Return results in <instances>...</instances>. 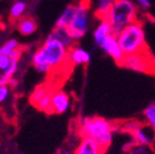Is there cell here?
<instances>
[{
  "label": "cell",
  "instance_id": "27",
  "mask_svg": "<svg viewBox=\"0 0 155 154\" xmlns=\"http://www.w3.org/2000/svg\"><path fill=\"white\" fill-rule=\"evenodd\" d=\"M17 84H18V80L16 79V78H14V77H12V78H10V81H9V85L11 87H15V86H17ZM8 85V86H9Z\"/></svg>",
  "mask_w": 155,
  "mask_h": 154
},
{
  "label": "cell",
  "instance_id": "15",
  "mask_svg": "<svg viewBox=\"0 0 155 154\" xmlns=\"http://www.w3.org/2000/svg\"><path fill=\"white\" fill-rule=\"evenodd\" d=\"M0 54L10 56L11 58H17L19 59L21 56V50H19V43L16 39H10L3 45L0 46Z\"/></svg>",
  "mask_w": 155,
  "mask_h": 154
},
{
  "label": "cell",
  "instance_id": "25",
  "mask_svg": "<svg viewBox=\"0 0 155 154\" xmlns=\"http://www.w3.org/2000/svg\"><path fill=\"white\" fill-rule=\"evenodd\" d=\"M10 89L8 86H0V104L3 102L9 97Z\"/></svg>",
  "mask_w": 155,
  "mask_h": 154
},
{
  "label": "cell",
  "instance_id": "9",
  "mask_svg": "<svg viewBox=\"0 0 155 154\" xmlns=\"http://www.w3.org/2000/svg\"><path fill=\"white\" fill-rule=\"evenodd\" d=\"M106 149L90 137H82L80 143L77 147L74 154H104Z\"/></svg>",
  "mask_w": 155,
  "mask_h": 154
},
{
  "label": "cell",
  "instance_id": "14",
  "mask_svg": "<svg viewBox=\"0 0 155 154\" xmlns=\"http://www.w3.org/2000/svg\"><path fill=\"white\" fill-rule=\"evenodd\" d=\"M109 35H112L111 25L109 24V22H108L106 18L100 19V23L97 25L94 32H93L95 43L99 45V44L101 43V41L104 40V38H107Z\"/></svg>",
  "mask_w": 155,
  "mask_h": 154
},
{
  "label": "cell",
  "instance_id": "7",
  "mask_svg": "<svg viewBox=\"0 0 155 154\" xmlns=\"http://www.w3.org/2000/svg\"><path fill=\"white\" fill-rule=\"evenodd\" d=\"M99 46L107 55H109L111 58H113V60L115 63L121 65L122 60H123L125 55H124L123 51H122L121 46H120L116 36L109 35L107 38H104L101 41V43L99 44Z\"/></svg>",
  "mask_w": 155,
  "mask_h": 154
},
{
  "label": "cell",
  "instance_id": "19",
  "mask_svg": "<svg viewBox=\"0 0 155 154\" xmlns=\"http://www.w3.org/2000/svg\"><path fill=\"white\" fill-rule=\"evenodd\" d=\"M50 91H51L50 87L46 86L45 84L39 85V86H37L36 89H34V92H32L30 97H29V100H30V102H31L34 106H36L39 101L41 100Z\"/></svg>",
  "mask_w": 155,
  "mask_h": 154
},
{
  "label": "cell",
  "instance_id": "23",
  "mask_svg": "<svg viewBox=\"0 0 155 154\" xmlns=\"http://www.w3.org/2000/svg\"><path fill=\"white\" fill-rule=\"evenodd\" d=\"M11 64V57L0 54V72H3Z\"/></svg>",
  "mask_w": 155,
  "mask_h": 154
},
{
  "label": "cell",
  "instance_id": "26",
  "mask_svg": "<svg viewBox=\"0 0 155 154\" xmlns=\"http://www.w3.org/2000/svg\"><path fill=\"white\" fill-rule=\"evenodd\" d=\"M10 78L3 75L2 73L0 72V86H8L9 85Z\"/></svg>",
  "mask_w": 155,
  "mask_h": 154
},
{
  "label": "cell",
  "instance_id": "1",
  "mask_svg": "<svg viewBox=\"0 0 155 154\" xmlns=\"http://www.w3.org/2000/svg\"><path fill=\"white\" fill-rule=\"evenodd\" d=\"M68 51L58 40L48 35L43 45L32 55V65L36 71L48 73L52 68L59 67L68 59Z\"/></svg>",
  "mask_w": 155,
  "mask_h": 154
},
{
  "label": "cell",
  "instance_id": "17",
  "mask_svg": "<svg viewBox=\"0 0 155 154\" xmlns=\"http://www.w3.org/2000/svg\"><path fill=\"white\" fill-rule=\"evenodd\" d=\"M27 11V2L25 0H16L10 10V17L12 19H19L24 16Z\"/></svg>",
  "mask_w": 155,
  "mask_h": 154
},
{
  "label": "cell",
  "instance_id": "28",
  "mask_svg": "<svg viewBox=\"0 0 155 154\" xmlns=\"http://www.w3.org/2000/svg\"><path fill=\"white\" fill-rule=\"evenodd\" d=\"M61 154H70V151H68V150H65V151L61 152Z\"/></svg>",
  "mask_w": 155,
  "mask_h": 154
},
{
  "label": "cell",
  "instance_id": "22",
  "mask_svg": "<svg viewBox=\"0 0 155 154\" xmlns=\"http://www.w3.org/2000/svg\"><path fill=\"white\" fill-rule=\"evenodd\" d=\"M18 69V59L17 58H11V64L10 66L8 67V69H5L3 72H1L3 75L5 77H9V78H12L14 75V73L17 71Z\"/></svg>",
  "mask_w": 155,
  "mask_h": 154
},
{
  "label": "cell",
  "instance_id": "21",
  "mask_svg": "<svg viewBox=\"0 0 155 154\" xmlns=\"http://www.w3.org/2000/svg\"><path fill=\"white\" fill-rule=\"evenodd\" d=\"M53 91H50L41 100L39 101L38 104L36 105L37 109L40 111H43L46 113H51V97Z\"/></svg>",
  "mask_w": 155,
  "mask_h": 154
},
{
  "label": "cell",
  "instance_id": "12",
  "mask_svg": "<svg viewBox=\"0 0 155 154\" xmlns=\"http://www.w3.org/2000/svg\"><path fill=\"white\" fill-rule=\"evenodd\" d=\"M38 29L37 21L32 16H23L17 22V30L23 36H31Z\"/></svg>",
  "mask_w": 155,
  "mask_h": 154
},
{
  "label": "cell",
  "instance_id": "6",
  "mask_svg": "<svg viewBox=\"0 0 155 154\" xmlns=\"http://www.w3.org/2000/svg\"><path fill=\"white\" fill-rule=\"evenodd\" d=\"M120 66L136 72L152 73L155 70V59L149 55L148 51H145L142 53L125 55Z\"/></svg>",
  "mask_w": 155,
  "mask_h": 154
},
{
  "label": "cell",
  "instance_id": "11",
  "mask_svg": "<svg viewBox=\"0 0 155 154\" xmlns=\"http://www.w3.org/2000/svg\"><path fill=\"white\" fill-rule=\"evenodd\" d=\"M68 59L73 65H87L92 59V56L90 52L83 48L72 46L68 51Z\"/></svg>",
  "mask_w": 155,
  "mask_h": 154
},
{
  "label": "cell",
  "instance_id": "29",
  "mask_svg": "<svg viewBox=\"0 0 155 154\" xmlns=\"http://www.w3.org/2000/svg\"><path fill=\"white\" fill-rule=\"evenodd\" d=\"M153 137H154V139H155V128H153Z\"/></svg>",
  "mask_w": 155,
  "mask_h": 154
},
{
  "label": "cell",
  "instance_id": "20",
  "mask_svg": "<svg viewBox=\"0 0 155 154\" xmlns=\"http://www.w3.org/2000/svg\"><path fill=\"white\" fill-rule=\"evenodd\" d=\"M143 116H144V120L149 127L155 128V102L151 104L148 108H145Z\"/></svg>",
  "mask_w": 155,
  "mask_h": 154
},
{
  "label": "cell",
  "instance_id": "2",
  "mask_svg": "<svg viewBox=\"0 0 155 154\" xmlns=\"http://www.w3.org/2000/svg\"><path fill=\"white\" fill-rule=\"evenodd\" d=\"M113 124L110 121L99 116L84 118L80 123L79 135L96 140L102 148L107 149L113 140Z\"/></svg>",
  "mask_w": 155,
  "mask_h": 154
},
{
  "label": "cell",
  "instance_id": "24",
  "mask_svg": "<svg viewBox=\"0 0 155 154\" xmlns=\"http://www.w3.org/2000/svg\"><path fill=\"white\" fill-rule=\"evenodd\" d=\"M133 2L136 5V7L141 10H148L151 5L150 0H133Z\"/></svg>",
  "mask_w": 155,
  "mask_h": 154
},
{
  "label": "cell",
  "instance_id": "30",
  "mask_svg": "<svg viewBox=\"0 0 155 154\" xmlns=\"http://www.w3.org/2000/svg\"><path fill=\"white\" fill-rule=\"evenodd\" d=\"M154 143H155V139H154Z\"/></svg>",
  "mask_w": 155,
  "mask_h": 154
},
{
  "label": "cell",
  "instance_id": "4",
  "mask_svg": "<svg viewBox=\"0 0 155 154\" xmlns=\"http://www.w3.org/2000/svg\"><path fill=\"white\" fill-rule=\"evenodd\" d=\"M117 41L123 51L124 55L138 54L148 51V45L145 42V34L143 26L138 19L129 24L120 32Z\"/></svg>",
  "mask_w": 155,
  "mask_h": 154
},
{
  "label": "cell",
  "instance_id": "18",
  "mask_svg": "<svg viewBox=\"0 0 155 154\" xmlns=\"http://www.w3.org/2000/svg\"><path fill=\"white\" fill-rule=\"evenodd\" d=\"M114 2H115V0H98L96 5V11H95L96 16L100 19L104 18Z\"/></svg>",
  "mask_w": 155,
  "mask_h": 154
},
{
  "label": "cell",
  "instance_id": "5",
  "mask_svg": "<svg viewBox=\"0 0 155 154\" xmlns=\"http://www.w3.org/2000/svg\"><path fill=\"white\" fill-rule=\"evenodd\" d=\"M88 27H90L88 0H82L79 5H75V14L73 16L72 22L67 28L73 40L78 41L86 35Z\"/></svg>",
  "mask_w": 155,
  "mask_h": 154
},
{
  "label": "cell",
  "instance_id": "3",
  "mask_svg": "<svg viewBox=\"0 0 155 154\" xmlns=\"http://www.w3.org/2000/svg\"><path fill=\"white\" fill-rule=\"evenodd\" d=\"M138 10L133 0H115L104 17L111 25L112 35L117 36L126 26L136 22Z\"/></svg>",
  "mask_w": 155,
  "mask_h": 154
},
{
  "label": "cell",
  "instance_id": "16",
  "mask_svg": "<svg viewBox=\"0 0 155 154\" xmlns=\"http://www.w3.org/2000/svg\"><path fill=\"white\" fill-rule=\"evenodd\" d=\"M75 14V5H69L65 8L61 14L59 15L57 19L55 22V26L56 27H66L67 28L70 23L72 22L73 16Z\"/></svg>",
  "mask_w": 155,
  "mask_h": 154
},
{
  "label": "cell",
  "instance_id": "10",
  "mask_svg": "<svg viewBox=\"0 0 155 154\" xmlns=\"http://www.w3.org/2000/svg\"><path fill=\"white\" fill-rule=\"evenodd\" d=\"M131 135L135 142L138 146H152L154 143V137H153V128L151 127H141L140 125L131 130Z\"/></svg>",
  "mask_w": 155,
  "mask_h": 154
},
{
  "label": "cell",
  "instance_id": "13",
  "mask_svg": "<svg viewBox=\"0 0 155 154\" xmlns=\"http://www.w3.org/2000/svg\"><path fill=\"white\" fill-rule=\"evenodd\" d=\"M50 36L59 41L67 50H70V49L73 46V43H74V40H73L72 37L70 36V32H69L68 28H66V27H56L55 26L53 28V30H52Z\"/></svg>",
  "mask_w": 155,
  "mask_h": 154
},
{
  "label": "cell",
  "instance_id": "8",
  "mask_svg": "<svg viewBox=\"0 0 155 154\" xmlns=\"http://www.w3.org/2000/svg\"><path fill=\"white\" fill-rule=\"evenodd\" d=\"M70 108V98L64 91H53L51 97V113H65Z\"/></svg>",
  "mask_w": 155,
  "mask_h": 154
}]
</instances>
